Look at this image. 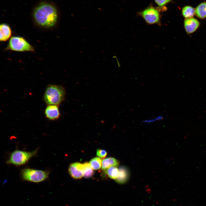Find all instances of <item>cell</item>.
<instances>
[{"label": "cell", "instance_id": "10", "mask_svg": "<svg viewBox=\"0 0 206 206\" xmlns=\"http://www.w3.org/2000/svg\"><path fill=\"white\" fill-rule=\"evenodd\" d=\"M119 173L118 177L116 179V182L119 184L125 183L128 180L130 177V172L128 168L124 166H122L118 169Z\"/></svg>", "mask_w": 206, "mask_h": 206}, {"label": "cell", "instance_id": "18", "mask_svg": "<svg viewBox=\"0 0 206 206\" xmlns=\"http://www.w3.org/2000/svg\"><path fill=\"white\" fill-rule=\"evenodd\" d=\"M172 0H154L157 4L158 8L161 12L165 11L167 10L166 5L171 2Z\"/></svg>", "mask_w": 206, "mask_h": 206}, {"label": "cell", "instance_id": "16", "mask_svg": "<svg viewBox=\"0 0 206 206\" xmlns=\"http://www.w3.org/2000/svg\"><path fill=\"white\" fill-rule=\"evenodd\" d=\"M89 164L92 168L95 170L100 169L102 165L101 159L99 157H95L90 161Z\"/></svg>", "mask_w": 206, "mask_h": 206}, {"label": "cell", "instance_id": "5", "mask_svg": "<svg viewBox=\"0 0 206 206\" xmlns=\"http://www.w3.org/2000/svg\"><path fill=\"white\" fill-rule=\"evenodd\" d=\"M161 11L158 7L150 3L148 7L137 13L138 16L141 17L148 25H161Z\"/></svg>", "mask_w": 206, "mask_h": 206}, {"label": "cell", "instance_id": "20", "mask_svg": "<svg viewBox=\"0 0 206 206\" xmlns=\"http://www.w3.org/2000/svg\"><path fill=\"white\" fill-rule=\"evenodd\" d=\"M163 119V117L162 116H159L156 118L153 119H149L143 121L144 122L150 123L153 122L157 120H160Z\"/></svg>", "mask_w": 206, "mask_h": 206}, {"label": "cell", "instance_id": "9", "mask_svg": "<svg viewBox=\"0 0 206 206\" xmlns=\"http://www.w3.org/2000/svg\"><path fill=\"white\" fill-rule=\"evenodd\" d=\"M45 117L51 120H54L58 119L60 115L58 105H47L44 110Z\"/></svg>", "mask_w": 206, "mask_h": 206}, {"label": "cell", "instance_id": "1", "mask_svg": "<svg viewBox=\"0 0 206 206\" xmlns=\"http://www.w3.org/2000/svg\"><path fill=\"white\" fill-rule=\"evenodd\" d=\"M33 16L37 24L46 28L54 26L58 18V12L56 7L50 4L45 3H41L35 8Z\"/></svg>", "mask_w": 206, "mask_h": 206}, {"label": "cell", "instance_id": "4", "mask_svg": "<svg viewBox=\"0 0 206 206\" xmlns=\"http://www.w3.org/2000/svg\"><path fill=\"white\" fill-rule=\"evenodd\" d=\"M50 171L29 168H25L21 170L20 175L22 181L39 183L47 180Z\"/></svg>", "mask_w": 206, "mask_h": 206}, {"label": "cell", "instance_id": "13", "mask_svg": "<svg viewBox=\"0 0 206 206\" xmlns=\"http://www.w3.org/2000/svg\"><path fill=\"white\" fill-rule=\"evenodd\" d=\"M196 16L201 19L206 18V2L201 3L195 9Z\"/></svg>", "mask_w": 206, "mask_h": 206}, {"label": "cell", "instance_id": "2", "mask_svg": "<svg viewBox=\"0 0 206 206\" xmlns=\"http://www.w3.org/2000/svg\"><path fill=\"white\" fill-rule=\"evenodd\" d=\"M65 95V90L63 86L49 84L46 88L43 96V100L47 105L58 106L64 100Z\"/></svg>", "mask_w": 206, "mask_h": 206}, {"label": "cell", "instance_id": "15", "mask_svg": "<svg viewBox=\"0 0 206 206\" xmlns=\"http://www.w3.org/2000/svg\"><path fill=\"white\" fill-rule=\"evenodd\" d=\"M106 173L110 178L116 179L118 177L119 173V169L116 167H111L107 169Z\"/></svg>", "mask_w": 206, "mask_h": 206}, {"label": "cell", "instance_id": "3", "mask_svg": "<svg viewBox=\"0 0 206 206\" xmlns=\"http://www.w3.org/2000/svg\"><path fill=\"white\" fill-rule=\"evenodd\" d=\"M38 148L31 151L16 149L10 153L6 162L7 164L20 166L27 163L32 158L36 156Z\"/></svg>", "mask_w": 206, "mask_h": 206}, {"label": "cell", "instance_id": "12", "mask_svg": "<svg viewBox=\"0 0 206 206\" xmlns=\"http://www.w3.org/2000/svg\"><path fill=\"white\" fill-rule=\"evenodd\" d=\"M119 161L116 159L112 157H108L102 160V168L103 170H105L111 167L118 166L119 165Z\"/></svg>", "mask_w": 206, "mask_h": 206}, {"label": "cell", "instance_id": "14", "mask_svg": "<svg viewBox=\"0 0 206 206\" xmlns=\"http://www.w3.org/2000/svg\"><path fill=\"white\" fill-rule=\"evenodd\" d=\"M182 13L183 16L185 18L192 17L195 14V9L191 6H186L183 8Z\"/></svg>", "mask_w": 206, "mask_h": 206}, {"label": "cell", "instance_id": "19", "mask_svg": "<svg viewBox=\"0 0 206 206\" xmlns=\"http://www.w3.org/2000/svg\"><path fill=\"white\" fill-rule=\"evenodd\" d=\"M107 155V152L104 150L98 149L96 150V155L98 157L102 158H104Z\"/></svg>", "mask_w": 206, "mask_h": 206}, {"label": "cell", "instance_id": "11", "mask_svg": "<svg viewBox=\"0 0 206 206\" xmlns=\"http://www.w3.org/2000/svg\"><path fill=\"white\" fill-rule=\"evenodd\" d=\"M0 40L1 41H6L11 37V30L9 26L6 23H3L0 25Z\"/></svg>", "mask_w": 206, "mask_h": 206}, {"label": "cell", "instance_id": "8", "mask_svg": "<svg viewBox=\"0 0 206 206\" xmlns=\"http://www.w3.org/2000/svg\"><path fill=\"white\" fill-rule=\"evenodd\" d=\"M200 25L198 20L193 17L186 18L184 22V28L188 34L195 32L199 27Z\"/></svg>", "mask_w": 206, "mask_h": 206}, {"label": "cell", "instance_id": "17", "mask_svg": "<svg viewBox=\"0 0 206 206\" xmlns=\"http://www.w3.org/2000/svg\"><path fill=\"white\" fill-rule=\"evenodd\" d=\"M84 166V176L86 178L92 177L94 174V171L89 164L85 163L83 164Z\"/></svg>", "mask_w": 206, "mask_h": 206}, {"label": "cell", "instance_id": "6", "mask_svg": "<svg viewBox=\"0 0 206 206\" xmlns=\"http://www.w3.org/2000/svg\"><path fill=\"white\" fill-rule=\"evenodd\" d=\"M6 50L19 52L34 51L33 47L25 38L17 36L10 38Z\"/></svg>", "mask_w": 206, "mask_h": 206}, {"label": "cell", "instance_id": "7", "mask_svg": "<svg viewBox=\"0 0 206 206\" xmlns=\"http://www.w3.org/2000/svg\"><path fill=\"white\" fill-rule=\"evenodd\" d=\"M68 171L69 174L73 178L80 179L84 175L83 164L79 163H72L70 165Z\"/></svg>", "mask_w": 206, "mask_h": 206}]
</instances>
